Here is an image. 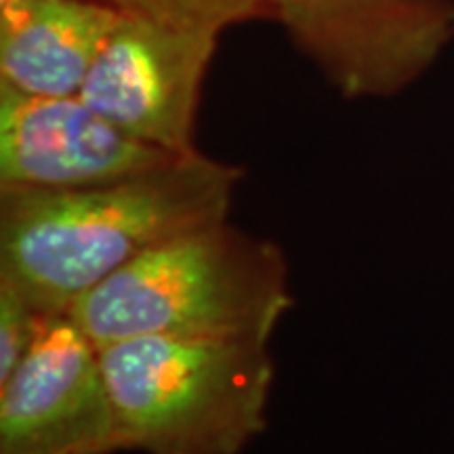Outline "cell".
<instances>
[{"instance_id": "10", "label": "cell", "mask_w": 454, "mask_h": 454, "mask_svg": "<svg viewBox=\"0 0 454 454\" xmlns=\"http://www.w3.org/2000/svg\"><path fill=\"white\" fill-rule=\"evenodd\" d=\"M51 316L13 284L0 280V383L24 360Z\"/></svg>"}, {"instance_id": "8", "label": "cell", "mask_w": 454, "mask_h": 454, "mask_svg": "<svg viewBox=\"0 0 454 454\" xmlns=\"http://www.w3.org/2000/svg\"><path fill=\"white\" fill-rule=\"evenodd\" d=\"M122 13L99 0H30L0 20V84L78 95Z\"/></svg>"}, {"instance_id": "5", "label": "cell", "mask_w": 454, "mask_h": 454, "mask_svg": "<svg viewBox=\"0 0 454 454\" xmlns=\"http://www.w3.org/2000/svg\"><path fill=\"white\" fill-rule=\"evenodd\" d=\"M219 32L122 15L95 57L81 99L124 133L194 152L200 90Z\"/></svg>"}, {"instance_id": "9", "label": "cell", "mask_w": 454, "mask_h": 454, "mask_svg": "<svg viewBox=\"0 0 454 454\" xmlns=\"http://www.w3.org/2000/svg\"><path fill=\"white\" fill-rule=\"evenodd\" d=\"M122 15L170 26L221 32L244 21L270 17V0H99Z\"/></svg>"}, {"instance_id": "6", "label": "cell", "mask_w": 454, "mask_h": 454, "mask_svg": "<svg viewBox=\"0 0 454 454\" xmlns=\"http://www.w3.org/2000/svg\"><path fill=\"white\" fill-rule=\"evenodd\" d=\"M121 427L99 348L67 314L44 322L0 383V454H118Z\"/></svg>"}, {"instance_id": "4", "label": "cell", "mask_w": 454, "mask_h": 454, "mask_svg": "<svg viewBox=\"0 0 454 454\" xmlns=\"http://www.w3.org/2000/svg\"><path fill=\"white\" fill-rule=\"evenodd\" d=\"M270 17L348 99L400 93L454 43V0H270Z\"/></svg>"}, {"instance_id": "3", "label": "cell", "mask_w": 454, "mask_h": 454, "mask_svg": "<svg viewBox=\"0 0 454 454\" xmlns=\"http://www.w3.org/2000/svg\"><path fill=\"white\" fill-rule=\"evenodd\" d=\"M99 356L124 450L240 454L268 425V340L139 337Z\"/></svg>"}, {"instance_id": "1", "label": "cell", "mask_w": 454, "mask_h": 454, "mask_svg": "<svg viewBox=\"0 0 454 454\" xmlns=\"http://www.w3.org/2000/svg\"><path fill=\"white\" fill-rule=\"evenodd\" d=\"M242 170L194 150L81 190H0V280L66 314L141 253L227 219Z\"/></svg>"}, {"instance_id": "11", "label": "cell", "mask_w": 454, "mask_h": 454, "mask_svg": "<svg viewBox=\"0 0 454 454\" xmlns=\"http://www.w3.org/2000/svg\"><path fill=\"white\" fill-rule=\"evenodd\" d=\"M27 3H30V0H0V20L13 15L15 11H20Z\"/></svg>"}, {"instance_id": "2", "label": "cell", "mask_w": 454, "mask_h": 454, "mask_svg": "<svg viewBox=\"0 0 454 454\" xmlns=\"http://www.w3.org/2000/svg\"><path fill=\"white\" fill-rule=\"evenodd\" d=\"M291 308L280 248L221 219L141 253L82 294L67 314L106 348L187 334L270 340Z\"/></svg>"}, {"instance_id": "7", "label": "cell", "mask_w": 454, "mask_h": 454, "mask_svg": "<svg viewBox=\"0 0 454 454\" xmlns=\"http://www.w3.org/2000/svg\"><path fill=\"white\" fill-rule=\"evenodd\" d=\"M177 156L124 133L81 95H27L0 84V190H81Z\"/></svg>"}]
</instances>
